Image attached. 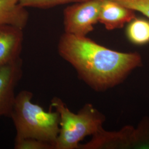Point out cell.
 <instances>
[{
  "mask_svg": "<svg viewBox=\"0 0 149 149\" xmlns=\"http://www.w3.org/2000/svg\"><path fill=\"white\" fill-rule=\"evenodd\" d=\"M33 93L22 91L16 96L11 116L16 128V138H32L55 147L60 132L58 111L47 112L32 101Z\"/></svg>",
  "mask_w": 149,
  "mask_h": 149,
  "instance_id": "7a4b0ae2",
  "label": "cell"
},
{
  "mask_svg": "<svg viewBox=\"0 0 149 149\" xmlns=\"http://www.w3.org/2000/svg\"><path fill=\"white\" fill-rule=\"evenodd\" d=\"M126 36L129 42L137 45L149 43V19L135 17L127 23Z\"/></svg>",
  "mask_w": 149,
  "mask_h": 149,
  "instance_id": "9c48e42d",
  "label": "cell"
},
{
  "mask_svg": "<svg viewBox=\"0 0 149 149\" xmlns=\"http://www.w3.org/2000/svg\"><path fill=\"white\" fill-rule=\"evenodd\" d=\"M60 56L89 85L98 90L116 85L142 64L138 53H124L101 45L85 37L65 33L60 39Z\"/></svg>",
  "mask_w": 149,
  "mask_h": 149,
  "instance_id": "6da1fadb",
  "label": "cell"
},
{
  "mask_svg": "<svg viewBox=\"0 0 149 149\" xmlns=\"http://www.w3.org/2000/svg\"><path fill=\"white\" fill-rule=\"evenodd\" d=\"M149 18V0H115Z\"/></svg>",
  "mask_w": 149,
  "mask_h": 149,
  "instance_id": "4fadbf2b",
  "label": "cell"
},
{
  "mask_svg": "<svg viewBox=\"0 0 149 149\" xmlns=\"http://www.w3.org/2000/svg\"><path fill=\"white\" fill-rule=\"evenodd\" d=\"M136 17L135 11L115 0H102L99 22L108 30L121 28Z\"/></svg>",
  "mask_w": 149,
  "mask_h": 149,
  "instance_id": "52a82bcc",
  "label": "cell"
},
{
  "mask_svg": "<svg viewBox=\"0 0 149 149\" xmlns=\"http://www.w3.org/2000/svg\"><path fill=\"white\" fill-rule=\"evenodd\" d=\"M23 39V29L10 25L0 26V68L20 58Z\"/></svg>",
  "mask_w": 149,
  "mask_h": 149,
  "instance_id": "8992f818",
  "label": "cell"
},
{
  "mask_svg": "<svg viewBox=\"0 0 149 149\" xmlns=\"http://www.w3.org/2000/svg\"><path fill=\"white\" fill-rule=\"evenodd\" d=\"M102 0H86L74 3L64 11L65 33L85 37L99 22Z\"/></svg>",
  "mask_w": 149,
  "mask_h": 149,
  "instance_id": "277c9868",
  "label": "cell"
},
{
  "mask_svg": "<svg viewBox=\"0 0 149 149\" xmlns=\"http://www.w3.org/2000/svg\"><path fill=\"white\" fill-rule=\"evenodd\" d=\"M22 76L21 58L0 68V117L11 116L16 96L15 87Z\"/></svg>",
  "mask_w": 149,
  "mask_h": 149,
  "instance_id": "5b68a950",
  "label": "cell"
},
{
  "mask_svg": "<svg viewBox=\"0 0 149 149\" xmlns=\"http://www.w3.org/2000/svg\"><path fill=\"white\" fill-rule=\"evenodd\" d=\"M52 106L60 114V132L54 149L78 148L79 143L85 136L95 135L102 130V117L90 104L78 114L71 112L58 98H54Z\"/></svg>",
  "mask_w": 149,
  "mask_h": 149,
  "instance_id": "3957f363",
  "label": "cell"
},
{
  "mask_svg": "<svg viewBox=\"0 0 149 149\" xmlns=\"http://www.w3.org/2000/svg\"><path fill=\"white\" fill-rule=\"evenodd\" d=\"M135 147L149 149V120H145L135 130Z\"/></svg>",
  "mask_w": 149,
  "mask_h": 149,
  "instance_id": "7c38bea8",
  "label": "cell"
},
{
  "mask_svg": "<svg viewBox=\"0 0 149 149\" xmlns=\"http://www.w3.org/2000/svg\"><path fill=\"white\" fill-rule=\"evenodd\" d=\"M15 149H54L53 146L41 140L32 138L15 139Z\"/></svg>",
  "mask_w": 149,
  "mask_h": 149,
  "instance_id": "8fae6325",
  "label": "cell"
},
{
  "mask_svg": "<svg viewBox=\"0 0 149 149\" xmlns=\"http://www.w3.org/2000/svg\"><path fill=\"white\" fill-rule=\"evenodd\" d=\"M29 15L19 0H0V26L10 25L23 29Z\"/></svg>",
  "mask_w": 149,
  "mask_h": 149,
  "instance_id": "ba28073f",
  "label": "cell"
},
{
  "mask_svg": "<svg viewBox=\"0 0 149 149\" xmlns=\"http://www.w3.org/2000/svg\"><path fill=\"white\" fill-rule=\"evenodd\" d=\"M86 0H19L22 6L24 7H36L40 8H47L56 6L76 3Z\"/></svg>",
  "mask_w": 149,
  "mask_h": 149,
  "instance_id": "30bf717a",
  "label": "cell"
}]
</instances>
